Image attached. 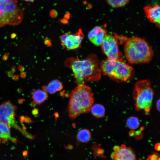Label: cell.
Returning <instances> with one entry per match:
<instances>
[{
	"instance_id": "83f0119b",
	"label": "cell",
	"mask_w": 160,
	"mask_h": 160,
	"mask_svg": "<svg viewBox=\"0 0 160 160\" xmlns=\"http://www.w3.org/2000/svg\"><path fill=\"white\" fill-rule=\"evenodd\" d=\"M27 2H33L35 0H23Z\"/></svg>"
},
{
	"instance_id": "7402d4cb",
	"label": "cell",
	"mask_w": 160,
	"mask_h": 160,
	"mask_svg": "<svg viewBox=\"0 0 160 160\" xmlns=\"http://www.w3.org/2000/svg\"><path fill=\"white\" fill-rule=\"evenodd\" d=\"M44 43L46 45H49L51 44V42L48 39H46L44 41Z\"/></svg>"
},
{
	"instance_id": "d6986e66",
	"label": "cell",
	"mask_w": 160,
	"mask_h": 160,
	"mask_svg": "<svg viewBox=\"0 0 160 160\" xmlns=\"http://www.w3.org/2000/svg\"><path fill=\"white\" fill-rule=\"evenodd\" d=\"M109 4L113 7H118L125 5L129 0H107Z\"/></svg>"
},
{
	"instance_id": "ffe728a7",
	"label": "cell",
	"mask_w": 160,
	"mask_h": 160,
	"mask_svg": "<svg viewBox=\"0 0 160 160\" xmlns=\"http://www.w3.org/2000/svg\"><path fill=\"white\" fill-rule=\"evenodd\" d=\"M158 158H159V157L157 154H153L149 156L148 159L151 160H157Z\"/></svg>"
},
{
	"instance_id": "4dcf8cb0",
	"label": "cell",
	"mask_w": 160,
	"mask_h": 160,
	"mask_svg": "<svg viewBox=\"0 0 160 160\" xmlns=\"http://www.w3.org/2000/svg\"><path fill=\"white\" fill-rule=\"evenodd\" d=\"M1 139L0 138V143L1 142Z\"/></svg>"
},
{
	"instance_id": "ba28073f",
	"label": "cell",
	"mask_w": 160,
	"mask_h": 160,
	"mask_svg": "<svg viewBox=\"0 0 160 160\" xmlns=\"http://www.w3.org/2000/svg\"><path fill=\"white\" fill-rule=\"evenodd\" d=\"M100 46L102 51L108 58L122 60V53L119 49L117 40L114 36L106 34Z\"/></svg>"
},
{
	"instance_id": "5bb4252c",
	"label": "cell",
	"mask_w": 160,
	"mask_h": 160,
	"mask_svg": "<svg viewBox=\"0 0 160 160\" xmlns=\"http://www.w3.org/2000/svg\"><path fill=\"white\" fill-rule=\"evenodd\" d=\"M42 89L50 94H54L63 88L62 83L58 80L55 79L51 81L46 86L42 87Z\"/></svg>"
},
{
	"instance_id": "4316f807",
	"label": "cell",
	"mask_w": 160,
	"mask_h": 160,
	"mask_svg": "<svg viewBox=\"0 0 160 160\" xmlns=\"http://www.w3.org/2000/svg\"><path fill=\"white\" fill-rule=\"evenodd\" d=\"M61 21L63 23H68V21L65 19Z\"/></svg>"
},
{
	"instance_id": "52a82bcc",
	"label": "cell",
	"mask_w": 160,
	"mask_h": 160,
	"mask_svg": "<svg viewBox=\"0 0 160 160\" xmlns=\"http://www.w3.org/2000/svg\"><path fill=\"white\" fill-rule=\"evenodd\" d=\"M17 109L16 106L9 100L4 101L0 104V122L8 126L17 129L24 135L28 138L33 139L34 137L22 129L16 123L15 112Z\"/></svg>"
},
{
	"instance_id": "6da1fadb",
	"label": "cell",
	"mask_w": 160,
	"mask_h": 160,
	"mask_svg": "<svg viewBox=\"0 0 160 160\" xmlns=\"http://www.w3.org/2000/svg\"><path fill=\"white\" fill-rule=\"evenodd\" d=\"M100 62L96 55L92 54L84 59L71 57L66 60L65 66L70 68L75 82L78 84L85 81H95L100 79L101 71Z\"/></svg>"
},
{
	"instance_id": "7a4b0ae2",
	"label": "cell",
	"mask_w": 160,
	"mask_h": 160,
	"mask_svg": "<svg viewBox=\"0 0 160 160\" xmlns=\"http://www.w3.org/2000/svg\"><path fill=\"white\" fill-rule=\"evenodd\" d=\"M94 101L91 88L84 83L78 84L70 94L68 111L70 118L73 120L81 113L89 112Z\"/></svg>"
},
{
	"instance_id": "2e32d148",
	"label": "cell",
	"mask_w": 160,
	"mask_h": 160,
	"mask_svg": "<svg viewBox=\"0 0 160 160\" xmlns=\"http://www.w3.org/2000/svg\"><path fill=\"white\" fill-rule=\"evenodd\" d=\"M91 135L90 131L86 129L80 130L78 133L76 138L79 142L87 143L90 141Z\"/></svg>"
},
{
	"instance_id": "3957f363",
	"label": "cell",
	"mask_w": 160,
	"mask_h": 160,
	"mask_svg": "<svg viewBox=\"0 0 160 160\" xmlns=\"http://www.w3.org/2000/svg\"><path fill=\"white\" fill-rule=\"evenodd\" d=\"M124 50L126 59L132 64L148 63L153 57V51L151 47L144 39L138 37L127 39Z\"/></svg>"
},
{
	"instance_id": "7c38bea8",
	"label": "cell",
	"mask_w": 160,
	"mask_h": 160,
	"mask_svg": "<svg viewBox=\"0 0 160 160\" xmlns=\"http://www.w3.org/2000/svg\"><path fill=\"white\" fill-rule=\"evenodd\" d=\"M160 7L158 4L145 6L144 10L146 16L151 22L159 25L160 22Z\"/></svg>"
},
{
	"instance_id": "cb8c5ba5",
	"label": "cell",
	"mask_w": 160,
	"mask_h": 160,
	"mask_svg": "<svg viewBox=\"0 0 160 160\" xmlns=\"http://www.w3.org/2000/svg\"><path fill=\"white\" fill-rule=\"evenodd\" d=\"M38 113V110L36 109H34L32 111V113L34 115L37 114Z\"/></svg>"
},
{
	"instance_id": "f546056e",
	"label": "cell",
	"mask_w": 160,
	"mask_h": 160,
	"mask_svg": "<svg viewBox=\"0 0 160 160\" xmlns=\"http://www.w3.org/2000/svg\"><path fill=\"white\" fill-rule=\"evenodd\" d=\"M25 73H22L21 74V77H24L23 76H25Z\"/></svg>"
},
{
	"instance_id": "4fadbf2b",
	"label": "cell",
	"mask_w": 160,
	"mask_h": 160,
	"mask_svg": "<svg viewBox=\"0 0 160 160\" xmlns=\"http://www.w3.org/2000/svg\"><path fill=\"white\" fill-rule=\"evenodd\" d=\"M10 128L7 125L0 122V138L5 142L10 140L14 143H17V140L11 136Z\"/></svg>"
},
{
	"instance_id": "e0dca14e",
	"label": "cell",
	"mask_w": 160,
	"mask_h": 160,
	"mask_svg": "<svg viewBox=\"0 0 160 160\" xmlns=\"http://www.w3.org/2000/svg\"><path fill=\"white\" fill-rule=\"evenodd\" d=\"M90 110L92 114L97 118H101L104 116L105 109L103 106L101 105L96 104L92 105Z\"/></svg>"
},
{
	"instance_id": "ac0fdd59",
	"label": "cell",
	"mask_w": 160,
	"mask_h": 160,
	"mask_svg": "<svg viewBox=\"0 0 160 160\" xmlns=\"http://www.w3.org/2000/svg\"><path fill=\"white\" fill-rule=\"evenodd\" d=\"M127 125L129 128L135 129L137 128L139 125V120L135 117H130L127 120Z\"/></svg>"
},
{
	"instance_id": "603a6c76",
	"label": "cell",
	"mask_w": 160,
	"mask_h": 160,
	"mask_svg": "<svg viewBox=\"0 0 160 160\" xmlns=\"http://www.w3.org/2000/svg\"><path fill=\"white\" fill-rule=\"evenodd\" d=\"M8 57V54H5L3 56V59L4 60H6L7 59Z\"/></svg>"
},
{
	"instance_id": "277c9868",
	"label": "cell",
	"mask_w": 160,
	"mask_h": 160,
	"mask_svg": "<svg viewBox=\"0 0 160 160\" xmlns=\"http://www.w3.org/2000/svg\"><path fill=\"white\" fill-rule=\"evenodd\" d=\"M102 73L116 80L126 81L132 77V67L122 60H112L108 58L100 63Z\"/></svg>"
},
{
	"instance_id": "30bf717a",
	"label": "cell",
	"mask_w": 160,
	"mask_h": 160,
	"mask_svg": "<svg viewBox=\"0 0 160 160\" xmlns=\"http://www.w3.org/2000/svg\"><path fill=\"white\" fill-rule=\"evenodd\" d=\"M113 159L118 160H133L136 159L135 155L131 148L124 146L115 147L114 151L111 155Z\"/></svg>"
},
{
	"instance_id": "5b68a950",
	"label": "cell",
	"mask_w": 160,
	"mask_h": 160,
	"mask_svg": "<svg viewBox=\"0 0 160 160\" xmlns=\"http://www.w3.org/2000/svg\"><path fill=\"white\" fill-rule=\"evenodd\" d=\"M24 16V12L17 0H0V28L7 25L20 24Z\"/></svg>"
},
{
	"instance_id": "8992f818",
	"label": "cell",
	"mask_w": 160,
	"mask_h": 160,
	"mask_svg": "<svg viewBox=\"0 0 160 160\" xmlns=\"http://www.w3.org/2000/svg\"><path fill=\"white\" fill-rule=\"evenodd\" d=\"M153 95L154 92L149 80L144 79L137 81L133 91L137 110L148 112L152 105Z\"/></svg>"
},
{
	"instance_id": "d4e9b609",
	"label": "cell",
	"mask_w": 160,
	"mask_h": 160,
	"mask_svg": "<svg viewBox=\"0 0 160 160\" xmlns=\"http://www.w3.org/2000/svg\"><path fill=\"white\" fill-rule=\"evenodd\" d=\"M160 145L159 144H157L155 145V148L156 149L158 150H159Z\"/></svg>"
},
{
	"instance_id": "44dd1931",
	"label": "cell",
	"mask_w": 160,
	"mask_h": 160,
	"mask_svg": "<svg viewBox=\"0 0 160 160\" xmlns=\"http://www.w3.org/2000/svg\"><path fill=\"white\" fill-rule=\"evenodd\" d=\"M160 100L159 99L158 100H157L156 103V105L157 108L158 110V111H159L160 110Z\"/></svg>"
},
{
	"instance_id": "484cf974",
	"label": "cell",
	"mask_w": 160,
	"mask_h": 160,
	"mask_svg": "<svg viewBox=\"0 0 160 160\" xmlns=\"http://www.w3.org/2000/svg\"><path fill=\"white\" fill-rule=\"evenodd\" d=\"M16 36V34L15 33H13L11 34V37L12 39L15 38Z\"/></svg>"
},
{
	"instance_id": "f1b7e54d",
	"label": "cell",
	"mask_w": 160,
	"mask_h": 160,
	"mask_svg": "<svg viewBox=\"0 0 160 160\" xmlns=\"http://www.w3.org/2000/svg\"><path fill=\"white\" fill-rule=\"evenodd\" d=\"M23 154L24 156H26L27 154V151H25L23 152Z\"/></svg>"
},
{
	"instance_id": "8fae6325",
	"label": "cell",
	"mask_w": 160,
	"mask_h": 160,
	"mask_svg": "<svg viewBox=\"0 0 160 160\" xmlns=\"http://www.w3.org/2000/svg\"><path fill=\"white\" fill-rule=\"evenodd\" d=\"M105 31L100 26H96L90 31L88 34L89 40L96 46H100L106 35Z\"/></svg>"
},
{
	"instance_id": "9c48e42d",
	"label": "cell",
	"mask_w": 160,
	"mask_h": 160,
	"mask_svg": "<svg viewBox=\"0 0 160 160\" xmlns=\"http://www.w3.org/2000/svg\"><path fill=\"white\" fill-rule=\"evenodd\" d=\"M84 37L82 31L79 30L75 34L66 33L62 35L60 37L61 43L67 50L75 49L80 47Z\"/></svg>"
},
{
	"instance_id": "9a60e30c",
	"label": "cell",
	"mask_w": 160,
	"mask_h": 160,
	"mask_svg": "<svg viewBox=\"0 0 160 160\" xmlns=\"http://www.w3.org/2000/svg\"><path fill=\"white\" fill-rule=\"evenodd\" d=\"M47 93L43 90L38 89L33 92L32 97L33 104L39 105L44 103L47 99Z\"/></svg>"
}]
</instances>
